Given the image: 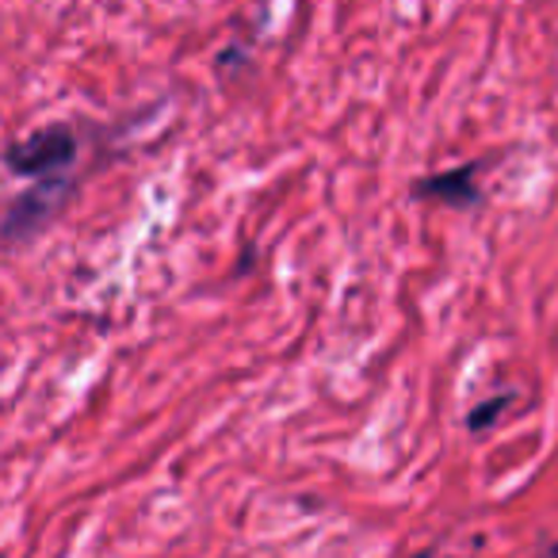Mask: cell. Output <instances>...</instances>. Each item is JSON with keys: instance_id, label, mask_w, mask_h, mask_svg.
Returning a JSON list of instances; mask_svg holds the SVG:
<instances>
[{"instance_id": "6da1fadb", "label": "cell", "mask_w": 558, "mask_h": 558, "mask_svg": "<svg viewBox=\"0 0 558 558\" xmlns=\"http://www.w3.org/2000/svg\"><path fill=\"white\" fill-rule=\"evenodd\" d=\"M77 157V134L65 123H50L32 131L27 138L12 142L4 165L20 177H54V172L70 169Z\"/></svg>"}, {"instance_id": "7a4b0ae2", "label": "cell", "mask_w": 558, "mask_h": 558, "mask_svg": "<svg viewBox=\"0 0 558 558\" xmlns=\"http://www.w3.org/2000/svg\"><path fill=\"white\" fill-rule=\"evenodd\" d=\"M417 195H433V199H448V203H471L474 195V169H459V172H440V177H428L417 184Z\"/></svg>"}, {"instance_id": "3957f363", "label": "cell", "mask_w": 558, "mask_h": 558, "mask_svg": "<svg viewBox=\"0 0 558 558\" xmlns=\"http://www.w3.org/2000/svg\"><path fill=\"white\" fill-rule=\"evenodd\" d=\"M417 558H428V555H417Z\"/></svg>"}]
</instances>
